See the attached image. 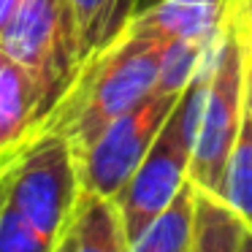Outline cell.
I'll list each match as a JSON object with an SVG mask.
<instances>
[{"label": "cell", "mask_w": 252, "mask_h": 252, "mask_svg": "<svg viewBox=\"0 0 252 252\" xmlns=\"http://www.w3.org/2000/svg\"><path fill=\"white\" fill-rule=\"evenodd\" d=\"M236 6H239V14L244 19V25L252 28V0H236Z\"/></svg>", "instance_id": "e0dca14e"}, {"label": "cell", "mask_w": 252, "mask_h": 252, "mask_svg": "<svg viewBox=\"0 0 252 252\" xmlns=\"http://www.w3.org/2000/svg\"><path fill=\"white\" fill-rule=\"evenodd\" d=\"M244 28H247V25H244ZM247 35H250V38H252V28H247Z\"/></svg>", "instance_id": "ffe728a7"}, {"label": "cell", "mask_w": 252, "mask_h": 252, "mask_svg": "<svg viewBox=\"0 0 252 252\" xmlns=\"http://www.w3.org/2000/svg\"><path fill=\"white\" fill-rule=\"evenodd\" d=\"M192 252H252V228L225 195L195 185Z\"/></svg>", "instance_id": "30bf717a"}, {"label": "cell", "mask_w": 252, "mask_h": 252, "mask_svg": "<svg viewBox=\"0 0 252 252\" xmlns=\"http://www.w3.org/2000/svg\"><path fill=\"white\" fill-rule=\"evenodd\" d=\"M247 33V28H244ZM247 95H250L252 100V38L247 35Z\"/></svg>", "instance_id": "2e32d148"}, {"label": "cell", "mask_w": 252, "mask_h": 252, "mask_svg": "<svg viewBox=\"0 0 252 252\" xmlns=\"http://www.w3.org/2000/svg\"><path fill=\"white\" fill-rule=\"evenodd\" d=\"M247 100V33L236 6L228 28L222 30L209 65L201 117L192 144L190 179L195 185L225 195L228 160L244 117Z\"/></svg>", "instance_id": "7a4b0ae2"}, {"label": "cell", "mask_w": 252, "mask_h": 252, "mask_svg": "<svg viewBox=\"0 0 252 252\" xmlns=\"http://www.w3.org/2000/svg\"><path fill=\"white\" fill-rule=\"evenodd\" d=\"M163 52V41L122 28L111 44L82 63L71 87L35 133H63L71 141L73 155L87 149L109 122L155 93Z\"/></svg>", "instance_id": "6da1fadb"}, {"label": "cell", "mask_w": 252, "mask_h": 252, "mask_svg": "<svg viewBox=\"0 0 252 252\" xmlns=\"http://www.w3.org/2000/svg\"><path fill=\"white\" fill-rule=\"evenodd\" d=\"M212 57L198 71V76L185 87V93L179 95L174 111L168 114L165 125L160 127L158 138L152 141V147H149L147 158L141 160V165L136 168V174L114 195V201L120 203L130 244L163 212L165 203L176 195V190L190 179L192 144H195V127H198V117H201L203 90H206Z\"/></svg>", "instance_id": "3957f363"}, {"label": "cell", "mask_w": 252, "mask_h": 252, "mask_svg": "<svg viewBox=\"0 0 252 252\" xmlns=\"http://www.w3.org/2000/svg\"><path fill=\"white\" fill-rule=\"evenodd\" d=\"M68 6L76 25L82 63L111 44L133 17L130 0H68Z\"/></svg>", "instance_id": "7c38bea8"}, {"label": "cell", "mask_w": 252, "mask_h": 252, "mask_svg": "<svg viewBox=\"0 0 252 252\" xmlns=\"http://www.w3.org/2000/svg\"><path fill=\"white\" fill-rule=\"evenodd\" d=\"M22 3H25V0H0V33L8 28V22L14 19V14L19 11Z\"/></svg>", "instance_id": "9a60e30c"}, {"label": "cell", "mask_w": 252, "mask_h": 252, "mask_svg": "<svg viewBox=\"0 0 252 252\" xmlns=\"http://www.w3.org/2000/svg\"><path fill=\"white\" fill-rule=\"evenodd\" d=\"M38 125V93L30 73L0 46V149L19 152Z\"/></svg>", "instance_id": "9c48e42d"}, {"label": "cell", "mask_w": 252, "mask_h": 252, "mask_svg": "<svg viewBox=\"0 0 252 252\" xmlns=\"http://www.w3.org/2000/svg\"><path fill=\"white\" fill-rule=\"evenodd\" d=\"M55 252H130L120 203L82 187L60 230Z\"/></svg>", "instance_id": "ba28073f"}, {"label": "cell", "mask_w": 252, "mask_h": 252, "mask_svg": "<svg viewBox=\"0 0 252 252\" xmlns=\"http://www.w3.org/2000/svg\"><path fill=\"white\" fill-rule=\"evenodd\" d=\"M82 190L71 141L41 130L19 149L6 171V201L57 244L60 230Z\"/></svg>", "instance_id": "5b68a950"}, {"label": "cell", "mask_w": 252, "mask_h": 252, "mask_svg": "<svg viewBox=\"0 0 252 252\" xmlns=\"http://www.w3.org/2000/svg\"><path fill=\"white\" fill-rule=\"evenodd\" d=\"M225 198L241 212V217L252 228V100L247 95L244 117L236 136L233 152L228 160V176H225Z\"/></svg>", "instance_id": "4fadbf2b"}, {"label": "cell", "mask_w": 252, "mask_h": 252, "mask_svg": "<svg viewBox=\"0 0 252 252\" xmlns=\"http://www.w3.org/2000/svg\"><path fill=\"white\" fill-rule=\"evenodd\" d=\"M0 46L33 79L41 125L82 68L68 0H25L8 28L0 33Z\"/></svg>", "instance_id": "277c9868"}, {"label": "cell", "mask_w": 252, "mask_h": 252, "mask_svg": "<svg viewBox=\"0 0 252 252\" xmlns=\"http://www.w3.org/2000/svg\"><path fill=\"white\" fill-rule=\"evenodd\" d=\"M182 93H149L141 103L109 122L87 149L73 155L82 187L114 198L147 158Z\"/></svg>", "instance_id": "8992f818"}, {"label": "cell", "mask_w": 252, "mask_h": 252, "mask_svg": "<svg viewBox=\"0 0 252 252\" xmlns=\"http://www.w3.org/2000/svg\"><path fill=\"white\" fill-rule=\"evenodd\" d=\"M0 252H55L52 239L6 201V192L0 198Z\"/></svg>", "instance_id": "5bb4252c"}, {"label": "cell", "mask_w": 252, "mask_h": 252, "mask_svg": "<svg viewBox=\"0 0 252 252\" xmlns=\"http://www.w3.org/2000/svg\"><path fill=\"white\" fill-rule=\"evenodd\" d=\"M17 155L19 152H14V155H8V152H3V149H0V174H3V171L8 168V165L14 163V160H17Z\"/></svg>", "instance_id": "ac0fdd59"}, {"label": "cell", "mask_w": 252, "mask_h": 252, "mask_svg": "<svg viewBox=\"0 0 252 252\" xmlns=\"http://www.w3.org/2000/svg\"><path fill=\"white\" fill-rule=\"evenodd\" d=\"M192 212L195 182L187 179L163 212L130 244V252H192Z\"/></svg>", "instance_id": "8fae6325"}, {"label": "cell", "mask_w": 252, "mask_h": 252, "mask_svg": "<svg viewBox=\"0 0 252 252\" xmlns=\"http://www.w3.org/2000/svg\"><path fill=\"white\" fill-rule=\"evenodd\" d=\"M130 3H133V14H136V11H138V6H141V0H130Z\"/></svg>", "instance_id": "d6986e66"}, {"label": "cell", "mask_w": 252, "mask_h": 252, "mask_svg": "<svg viewBox=\"0 0 252 252\" xmlns=\"http://www.w3.org/2000/svg\"><path fill=\"white\" fill-rule=\"evenodd\" d=\"M236 11V0H152L125 28L163 44L179 38L217 41Z\"/></svg>", "instance_id": "52a82bcc"}]
</instances>
